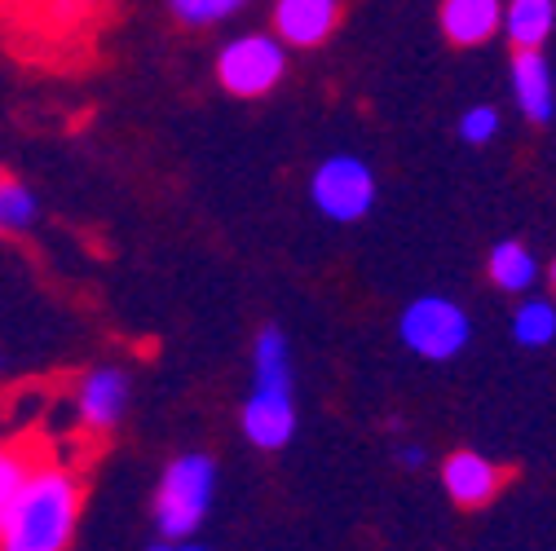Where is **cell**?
<instances>
[{
	"label": "cell",
	"mask_w": 556,
	"mask_h": 551,
	"mask_svg": "<svg viewBox=\"0 0 556 551\" xmlns=\"http://www.w3.org/2000/svg\"><path fill=\"white\" fill-rule=\"evenodd\" d=\"M485 279L508 296H530L543 279V265L521 239H500L491 247V256H485Z\"/></svg>",
	"instance_id": "obj_12"
},
{
	"label": "cell",
	"mask_w": 556,
	"mask_h": 551,
	"mask_svg": "<svg viewBox=\"0 0 556 551\" xmlns=\"http://www.w3.org/2000/svg\"><path fill=\"white\" fill-rule=\"evenodd\" d=\"M547 283H552V287H556V260H552V265H547Z\"/></svg>",
	"instance_id": "obj_21"
},
{
	"label": "cell",
	"mask_w": 556,
	"mask_h": 551,
	"mask_svg": "<svg viewBox=\"0 0 556 551\" xmlns=\"http://www.w3.org/2000/svg\"><path fill=\"white\" fill-rule=\"evenodd\" d=\"M340 27V0H274V36L288 49H318Z\"/></svg>",
	"instance_id": "obj_8"
},
{
	"label": "cell",
	"mask_w": 556,
	"mask_h": 551,
	"mask_svg": "<svg viewBox=\"0 0 556 551\" xmlns=\"http://www.w3.org/2000/svg\"><path fill=\"white\" fill-rule=\"evenodd\" d=\"M508 467H500L495 459H485L477 450H455L446 463H442V490L451 495L455 508H485L495 503L500 490L508 486Z\"/></svg>",
	"instance_id": "obj_7"
},
{
	"label": "cell",
	"mask_w": 556,
	"mask_h": 551,
	"mask_svg": "<svg viewBox=\"0 0 556 551\" xmlns=\"http://www.w3.org/2000/svg\"><path fill=\"white\" fill-rule=\"evenodd\" d=\"M58 10H93V5H102V0H53Z\"/></svg>",
	"instance_id": "obj_20"
},
{
	"label": "cell",
	"mask_w": 556,
	"mask_h": 551,
	"mask_svg": "<svg viewBox=\"0 0 556 551\" xmlns=\"http://www.w3.org/2000/svg\"><path fill=\"white\" fill-rule=\"evenodd\" d=\"M397 339L425 362H451L468 349L472 318L451 296H415L397 318Z\"/></svg>",
	"instance_id": "obj_4"
},
{
	"label": "cell",
	"mask_w": 556,
	"mask_h": 551,
	"mask_svg": "<svg viewBox=\"0 0 556 551\" xmlns=\"http://www.w3.org/2000/svg\"><path fill=\"white\" fill-rule=\"evenodd\" d=\"M513 339L521 349H547V344H556V305L543 296H526L513 313Z\"/></svg>",
	"instance_id": "obj_14"
},
{
	"label": "cell",
	"mask_w": 556,
	"mask_h": 551,
	"mask_svg": "<svg viewBox=\"0 0 556 551\" xmlns=\"http://www.w3.org/2000/svg\"><path fill=\"white\" fill-rule=\"evenodd\" d=\"M376 172L358 155H327L309 172V203L336 226H354L376 208Z\"/></svg>",
	"instance_id": "obj_6"
},
{
	"label": "cell",
	"mask_w": 556,
	"mask_h": 551,
	"mask_svg": "<svg viewBox=\"0 0 556 551\" xmlns=\"http://www.w3.org/2000/svg\"><path fill=\"white\" fill-rule=\"evenodd\" d=\"M438 23L455 49H477L504 36V0H442Z\"/></svg>",
	"instance_id": "obj_10"
},
{
	"label": "cell",
	"mask_w": 556,
	"mask_h": 551,
	"mask_svg": "<svg viewBox=\"0 0 556 551\" xmlns=\"http://www.w3.org/2000/svg\"><path fill=\"white\" fill-rule=\"evenodd\" d=\"M513 102L530 124H547L556 115V76L543 49H513Z\"/></svg>",
	"instance_id": "obj_9"
},
{
	"label": "cell",
	"mask_w": 556,
	"mask_h": 551,
	"mask_svg": "<svg viewBox=\"0 0 556 551\" xmlns=\"http://www.w3.org/2000/svg\"><path fill=\"white\" fill-rule=\"evenodd\" d=\"M23 476H27V463L14 450H0V529H5V521H10V508H14Z\"/></svg>",
	"instance_id": "obj_18"
},
{
	"label": "cell",
	"mask_w": 556,
	"mask_h": 551,
	"mask_svg": "<svg viewBox=\"0 0 556 551\" xmlns=\"http://www.w3.org/2000/svg\"><path fill=\"white\" fill-rule=\"evenodd\" d=\"M397 463H402L406 472H420V467L429 463V450H425L420 441H406V446H397Z\"/></svg>",
	"instance_id": "obj_19"
},
{
	"label": "cell",
	"mask_w": 556,
	"mask_h": 551,
	"mask_svg": "<svg viewBox=\"0 0 556 551\" xmlns=\"http://www.w3.org/2000/svg\"><path fill=\"white\" fill-rule=\"evenodd\" d=\"M243 437L274 454L296 437V375L283 326H261L252 344V393L239 410Z\"/></svg>",
	"instance_id": "obj_1"
},
{
	"label": "cell",
	"mask_w": 556,
	"mask_h": 551,
	"mask_svg": "<svg viewBox=\"0 0 556 551\" xmlns=\"http://www.w3.org/2000/svg\"><path fill=\"white\" fill-rule=\"evenodd\" d=\"M283 76H288V44L269 31L235 36L217 53V80L239 102H256V98L274 93L283 85Z\"/></svg>",
	"instance_id": "obj_5"
},
{
	"label": "cell",
	"mask_w": 556,
	"mask_h": 551,
	"mask_svg": "<svg viewBox=\"0 0 556 551\" xmlns=\"http://www.w3.org/2000/svg\"><path fill=\"white\" fill-rule=\"evenodd\" d=\"M217 499V463L213 454H181L164 467L155 495L160 542H190Z\"/></svg>",
	"instance_id": "obj_3"
},
{
	"label": "cell",
	"mask_w": 556,
	"mask_h": 551,
	"mask_svg": "<svg viewBox=\"0 0 556 551\" xmlns=\"http://www.w3.org/2000/svg\"><path fill=\"white\" fill-rule=\"evenodd\" d=\"M455 128H459L464 146H485V142H495L500 137V111L495 106H468Z\"/></svg>",
	"instance_id": "obj_17"
},
{
	"label": "cell",
	"mask_w": 556,
	"mask_h": 551,
	"mask_svg": "<svg viewBox=\"0 0 556 551\" xmlns=\"http://www.w3.org/2000/svg\"><path fill=\"white\" fill-rule=\"evenodd\" d=\"M76 401H80V424L89 433H111L119 424V415H124V406H128V380H124V371H115V367L89 371Z\"/></svg>",
	"instance_id": "obj_11"
},
{
	"label": "cell",
	"mask_w": 556,
	"mask_h": 551,
	"mask_svg": "<svg viewBox=\"0 0 556 551\" xmlns=\"http://www.w3.org/2000/svg\"><path fill=\"white\" fill-rule=\"evenodd\" d=\"M36 221V194L10 177H0V230H27Z\"/></svg>",
	"instance_id": "obj_16"
},
{
	"label": "cell",
	"mask_w": 556,
	"mask_h": 551,
	"mask_svg": "<svg viewBox=\"0 0 556 551\" xmlns=\"http://www.w3.org/2000/svg\"><path fill=\"white\" fill-rule=\"evenodd\" d=\"M556 31V0H504V40L513 49H543Z\"/></svg>",
	"instance_id": "obj_13"
},
{
	"label": "cell",
	"mask_w": 556,
	"mask_h": 551,
	"mask_svg": "<svg viewBox=\"0 0 556 551\" xmlns=\"http://www.w3.org/2000/svg\"><path fill=\"white\" fill-rule=\"evenodd\" d=\"M248 0H168V10L186 23V27H217L226 18H235Z\"/></svg>",
	"instance_id": "obj_15"
},
{
	"label": "cell",
	"mask_w": 556,
	"mask_h": 551,
	"mask_svg": "<svg viewBox=\"0 0 556 551\" xmlns=\"http://www.w3.org/2000/svg\"><path fill=\"white\" fill-rule=\"evenodd\" d=\"M80 480L66 467H27L23 486L14 495L10 521L0 529L5 551H62L80 521Z\"/></svg>",
	"instance_id": "obj_2"
}]
</instances>
